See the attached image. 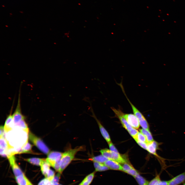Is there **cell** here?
<instances>
[{"label":"cell","instance_id":"6da1fadb","mask_svg":"<svg viewBox=\"0 0 185 185\" xmlns=\"http://www.w3.org/2000/svg\"><path fill=\"white\" fill-rule=\"evenodd\" d=\"M84 147L81 146L74 149H70L63 153L59 172L62 173L64 170L73 160L77 153L78 151L84 150Z\"/></svg>","mask_w":185,"mask_h":185},{"label":"cell","instance_id":"7a4b0ae2","mask_svg":"<svg viewBox=\"0 0 185 185\" xmlns=\"http://www.w3.org/2000/svg\"><path fill=\"white\" fill-rule=\"evenodd\" d=\"M120 86L123 93L131 106L134 114L138 119L140 125L143 128L150 130L149 125L143 115L128 99L125 94L122 85H121Z\"/></svg>","mask_w":185,"mask_h":185},{"label":"cell","instance_id":"3957f363","mask_svg":"<svg viewBox=\"0 0 185 185\" xmlns=\"http://www.w3.org/2000/svg\"><path fill=\"white\" fill-rule=\"evenodd\" d=\"M99 151L102 155L109 159L114 160L122 164L128 163L127 160L124 158L119 153L112 152L106 148L101 149Z\"/></svg>","mask_w":185,"mask_h":185},{"label":"cell","instance_id":"277c9868","mask_svg":"<svg viewBox=\"0 0 185 185\" xmlns=\"http://www.w3.org/2000/svg\"><path fill=\"white\" fill-rule=\"evenodd\" d=\"M28 137L29 140L42 152L46 154L50 152L48 148L40 138L30 132Z\"/></svg>","mask_w":185,"mask_h":185},{"label":"cell","instance_id":"5b68a950","mask_svg":"<svg viewBox=\"0 0 185 185\" xmlns=\"http://www.w3.org/2000/svg\"><path fill=\"white\" fill-rule=\"evenodd\" d=\"M121 114L123 117L131 126L136 129L139 128L140 125L138 120L134 114H125L122 111Z\"/></svg>","mask_w":185,"mask_h":185},{"label":"cell","instance_id":"8992f818","mask_svg":"<svg viewBox=\"0 0 185 185\" xmlns=\"http://www.w3.org/2000/svg\"><path fill=\"white\" fill-rule=\"evenodd\" d=\"M17 105L15 110L13 114V121L15 124L25 119V116L22 114L21 106L20 92H19Z\"/></svg>","mask_w":185,"mask_h":185},{"label":"cell","instance_id":"52a82bcc","mask_svg":"<svg viewBox=\"0 0 185 185\" xmlns=\"http://www.w3.org/2000/svg\"><path fill=\"white\" fill-rule=\"evenodd\" d=\"M160 143H159L154 140L152 142L148 143L147 151L150 153L155 155L157 157L160 161L163 163H164V159L159 156L156 153L157 150L160 149L159 146L161 144Z\"/></svg>","mask_w":185,"mask_h":185},{"label":"cell","instance_id":"ba28073f","mask_svg":"<svg viewBox=\"0 0 185 185\" xmlns=\"http://www.w3.org/2000/svg\"><path fill=\"white\" fill-rule=\"evenodd\" d=\"M111 109L115 115L118 118L123 126L129 132L133 128L123 117L121 114L122 110L120 108L116 109L113 107H111Z\"/></svg>","mask_w":185,"mask_h":185},{"label":"cell","instance_id":"9c48e42d","mask_svg":"<svg viewBox=\"0 0 185 185\" xmlns=\"http://www.w3.org/2000/svg\"><path fill=\"white\" fill-rule=\"evenodd\" d=\"M15 177L24 174L23 172L15 162L14 155H10L7 157Z\"/></svg>","mask_w":185,"mask_h":185},{"label":"cell","instance_id":"30bf717a","mask_svg":"<svg viewBox=\"0 0 185 185\" xmlns=\"http://www.w3.org/2000/svg\"><path fill=\"white\" fill-rule=\"evenodd\" d=\"M62 154L61 152L57 151L50 152L48 154L46 160L50 166L53 168L56 161L61 158Z\"/></svg>","mask_w":185,"mask_h":185},{"label":"cell","instance_id":"8fae6325","mask_svg":"<svg viewBox=\"0 0 185 185\" xmlns=\"http://www.w3.org/2000/svg\"><path fill=\"white\" fill-rule=\"evenodd\" d=\"M91 105V108H90V109L91 110V111L92 114V116L95 119L97 122L99 127L100 131L102 136L108 143L111 142L109 135L107 131L99 121L97 118L94 113Z\"/></svg>","mask_w":185,"mask_h":185},{"label":"cell","instance_id":"7c38bea8","mask_svg":"<svg viewBox=\"0 0 185 185\" xmlns=\"http://www.w3.org/2000/svg\"><path fill=\"white\" fill-rule=\"evenodd\" d=\"M185 182V171L168 181V185H179Z\"/></svg>","mask_w":185,"mask_h":185},{"label":"cell","instance_id":"4fadbf2b","mask_svg":"<svg viewBox=\"0 0 185 185\" xmlns=\"http://www.w3.org/2000/svg\"><path fill=\"white\" fill-rule=\"evenodd\" d=\"M13 107H12L10 114L7 118L5 122L4 129L5 132L7 133L11 131L14 127L13 116V115L11 114Z\"/></svg>","mask_w":185,"mask_h":185},{"label":"cell","instance_id":"5bb4252c","mask_svg":"<svg viewBox=\"0 0 185 185\" xmlns=\"http://www.w3.org/2000/svg\"><path fill=\"white\" fill-rule=\"evenodd\" d=\"M109 169L123 171V168L119 163L112 160L109 159L104 163Z\"/></svg>","mask_w":185,"mask_h":185},{"label":"cell","instance_id":"9a60e30c","mask_svg":"<svg viewBox=\"0 0 185 185\" xmlns=\"http://www.w3.org/2000/svg\"><path fill=\"white\" fill-rule=\"evenodd\" d=\"M15 178L18 185H29L30 182L24 174L15 177Z\"/></svg>","mask_w":185,"mask_h":185},{"label":"cell","instance_id":"2e32d148","mask_svg":"<svg viewBox=\"0 0 185 185\" xmlns=\"http://www.w3.org/2000/svg\"><path fill=\"white\" fill-rule=\"evenodd\" d=\"M40 166L42 174L46 177L47 173L50 169V165L47 162L46 159H44Z\"/></svg>","mask_w":185,"mask_h":185},{"label":"cell","instance_id":"e0dca14e","mask_svg":"<svg viewBox=\"0 0 185 185\" xmlns=\"http://www.w3.org/2000/svg\"><path fill=\"white\" fill-rule=\"evenodd\" d=\"M139 130L140 132L146 137L147 144L154 141L152 135L150 131L143 128L140 129Z\"/></svg>","mask_w":185,"mask_h":185},{"label":"cell","instance_id":"ac0fdd59","mask_svg":"<svg viewBox=\"0 0 185 185\" xmlns=\"http://www.w3.org/2000/svg\"><path fill=\"white\" fill-rule=\"evenodd\" d=\"M94 165L96 171H102L107 170L109 168L104 164L94 162Z\"/></svg>","mask_w":185,"mask_h":185},{"label":"cell","instance_id":"d6986e66","mask_svg":"<svg viewBox=\"0 0 185 185\" xmlns=\"http://www.w3.org/2000/svg\"><path fill=\"white\" fill-rule=\"evenodd\" d=\"M17 127L29 133V128L24 119L22 120L16 124H14V127Z\"/></svg>","mask_w":185,"mask_h":185},{"label":"cell","instance_id":"ffe728a7","mask_svg":"<svg viewBox=\"0 0 185 185\" xmlns=\"http://www.w3.org/2000/svg\"><path fill=\"white\" fill-rule=\"evenodd\" d=\"M43 159L34 158L25 159L24 160L33 165L40 166Z\"/></svg>","mask_w":185,"mask_h":185},{"label":"cell","instance_id":"44dd1931","mask_svg":"<svg viewBox=\"0 0 185 185\" xmlns=\"http://www.w3.org/2000/svg\"><path fill=\"white\" fill-rule=\"evenodd\" d=\"M95 175L93 172L87 175L81 183L82 185H89L92 181Z\"/></svg>","mask_w":185,"mask_h":185},{"label":"cell","instance_id":"7402d4cb","mask_svg":"<svg viewBox=\"0 0 185 185\" xmlns=\"http://www.w3.org/2000/svg\"><path fill=\"white\" fill-rule=\"evenodd\" d=\"M139 185H148L149 182L139 174L134 177Z\"/></svg>","mask_w":185,"mask_h":185},{"label":"cell","instance_id":"603a6c76","mask_svg":"<svg viewBox=\"0 0 185 185\" xmlns=\"http://www.w3.org/2000/svg\"><path fill=\"white\" fill-rule=\"evenodd\" d=\"M91 160L94 162H97L102 163H104L109 159L102 155L93 157L91 158Z\"/></svg>","mask_w":185,"mask_h":185},{"label":"cell","instance_id":"cb8c5ba5","mask_svg":"<svg viewBox=\"0 0 185 185\" xmlns=\"http://www.w3.org/2000/svg\"><path fill=\"white\" fill-rule=\"evenodd\" d=\"M32 147V145L27 141L26 144L22 147L21 153H31L32 152L31 151Z\"/></svg>","mask_w":185,"mask_h":185},{"label":"cell","instance_id":"d4e9b609","mask_svg":"<svg viewBox=\"0 0 185 185\" xmlns=\"http://www.w3.org/2000/svg\"><path fill=\"white\" fill-rule=\"evenodd\" d=\"M134 140H137L140 141L144 142L147 144V142L146 137L140 132H138L136 138Z\"/></svg>","mask_w":185,"mask_h":185},{"label":"cell","instance_id":"484cf974","mask_svg":"<svg viewBox=\"0 0 185 185\" xmlns=\"http://www.w3.org/2000/svg\"><path fill=\"white\" fill-rule=\"evenodd\" d=\"M54 171L50 169L47 173L46 178H47L50 181H51L53 179L55 175Z\"/></svg>","mask_w":185,"mask_h":185},{"label":"cell","instance_id":"4316f807","mask_svg":"<svg viewBox=\"0 0 185 185\" xmlns=\"http://www.w3.org/2000/svg\"><path fill=\"white\" fill-rule=\"evenodd\" d=\"M122 166L123 168L122 171L125 172L134 168L131 165L128 163L123 164Z\"/></svg>","mask_w":185,"mask_h":185},{"label":"cell","instance_id":"83f0119b","mask_svg":"<svg viewBox=\"0 0 185 185\" xmlns=\"http://www.w3.org/2000/svg\"><path fill=\"white\" fill-rule=\"evenodd\" d=\"M125 173L131 175L134 177H135L137 174H139L138 171L134 168H133L130 170L127 171L125 172Z\"/></svg>","mask_w":185,"mask_h":185},{"label":"cell","instance_id":"f1b7e54d","mask_svg":"<svg viewBox=\"0 0 185 185\" xmlns=\"http://www.w3.org/2000/svg\"><path fill=\"white\" fill-rule=\"evenodd\" d=\"M128 132L131 136L135 139L136 138L138 132L137 130L133 128Z\"/></svg>","mask_w":185,"mask_h":185},{"label":"cell","instance_id":"f546056e","mask_svg":"<svg viewBox=\"0 0 185 185\" xmlns=\"http://www.w3.org/2000/svg\"><path fill=\"white\" fill-rule=\"evenodd\" d=\"M61 174V173L58 172L54 176L53 179L51 181V183H58Z\"/></svg>","mask_w":185,"mask_h":185},{"label":"cell","instance_id":"4dcf8cb0","mask_svg":"<svg viewBox=\"0 0 185 185\" xmlns=\"http://www.w3.org/2000/svg\"><path fill=\"white\" fill-rule=\"evenodd\" d=\"M135 140L138 144L141 147L146 150H147V145L146 143L137 140Z\"/></svg>","mask_w":185,"mask_h":185},{"label":"cell","instance_id":"1f68e13d","mask_svg":"<svg viewBox=\"0 0 185 185\" xmlns=\"http://www.w3.org/2000/svg\"><path fill=\"white\" fill-rule=\"evenodd\" d=\"M160 180V179L159 175H157L149 183L148 185H154L158 181Z\"/></svg>","mask_w":185,"mask_h":185},{"label":"cell","instance_id":"d6a6232c","mask_svg":"<svg viewBox=\"0 0 185 185\" xmlns=\"http://www.w3.org/2000/svg\"><path fill=\"white\" fill-rule=\"evenodd\" d=\"M51 182L47 178H45L41 180L38 185H46Z\"/></svg>","mask_w":185,"mask_h":185},{"label":"cell","instance_id":"836d02e7","mask_svg":"<svg viewBox=\"0 0 185 185\" xmlns=\"http://www.w3.org/2000/svg\"><path fill=\"white\" fill-rule=\"evenodd\" d=\"M108 144L110 150L111 151L114 152L119 153L115 147L114 145L111 142L108 143Z\"/></svg>","mask_w":185,"mask_h":185},{"label":"cell","instance_id":"e575fe53","mask_svg":"<svg viewBox=\"0 0 185 185\" xmlns=\"http://www.w3.org/2000/svg\"><path fill=\"white\" fill-rule=\"evenodd\" d=\"M0 154L2 156L7 157L8 154L7 152L1 148H0Z\"/></svg>","mask_w":185,"mask_h":185},{"label":"cell","instance_id":"d590c367","mask_svg":"<svg viewBox=\"0 0 185 185\" xmlns=\"http://www.w3.org/2000/svg\"><path fill=\"white\" fill-rule=\"evenodd\" d=\"M161 185H168V181H162Z\"/></svg>","mask_w":185,"mask_h":185},{"label":"cell","instance_id":"8d00e7d4","mask_svg":"<svg viewBox=\"0 0 185 185\" xmlns=\"http://www.w3.org/2000/svg\"><path fill=\"white\" fill-rule=\"evenodd\" d=\"M161 180L158 181L154 184V185H161Z\"/></svg>","mask_w":185,"mask_h":185},{"label":"cell","instance_id":"74e56055","mask_svg":"<svg viewBox=\"0 0 185 185\" xmlns=\"http://www.w3.org/2000/svg\"><path fill=\"white\" fill-rule=\"evenodd\" d=\"M29 185H33L32 184V183H31V182H30V183H29Z\"/></svg>","mask_w":185,"mask_h":185},{"label":"cell","instance_id":"f35d334b","mask_svg":"<svg viewBox=\"0 0 185 185\" xmlns=\"http://www.w3.org/2000/svg\"><path fill=\"white\" fill-rule=\"evenodd\" d=\"M58 185H62L61 184H58Z\"/></svg>","mask_w":185,"mask_h":185},{"label":"cell","instance_id":"ab89813d","mask_svg":"<svg viewBox=\"0 0 185 185\" xmlns=\"http://www.w3.org/2000/svg\"><path fill=\"white\" fill-rule=\"evenodd\" d=\"M79 185H82L81 183H80V184H79Z\"/></svg>","mask_w":185,"mask_h":185},{"label":"cell","instance_id":"60d3db41","mask_svg":"<svg viewBox=\"0 0 185 185\" xmlns=\"http://www.w3.org/2000/svg\"><path fill=\"white\" fill-rule=\"evenodd\" d=\"M183 185H185V183H184L183 184Z\"/></svg>","mask_w":185,"mask_h":185}]
</instances>
